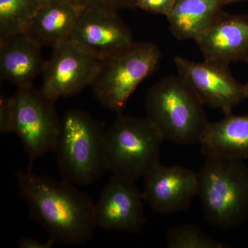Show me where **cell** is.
I'll return each instance as SVG.
<instances>
[{"mask_svg": "<svg viewBox=\"0 0 248 248\" xmlns=\"http://www.w3.org/2000/svg\"><path fill=\"white\" fill-rule=\"evenodd\" d=\"M32 167L17 173L19 196L31 216L55 244L85 245L97 228L95 203L75 184L32 172Z\"/></svg>", "mask_w": 248, "mask_h": 248, "instance_id": "cell-1", "label": "cell"}, {"mask_svg": "<svg viewBox=\"0 0 248 248\" xmlns=\"http://www.w3.org/2000/svg\"><path fill=\"white\" fill-rule=\"evenodd\" d=\"M205 220L221 230L237 228L248 218V166L244 160L209 155L197 172Z\"/></svg>", "mask_w": 248, "mask_h": 248, "instance_id": "cell-2", "label": "cell"}, {"mask_svg": "<svg viewBox=\"0 0 248 248\" xmlns=\"http://www.w3.org/2000/svg\"><path fill=\"white\" fill-rule=\"evenodd\" d=\"M205 105L178 76L161 78L147 91L146 117L165 140L178 145L199 143L208 126Z\"/></svg>", "mask_w": 248, "mask_h": 248, "instance_id": "cell-3", "label": "cell"}, {"mask_svg": "<svg viewBox=\"0 0 248 248\" xmlns=\"http://www.w3.org/2000/svg\"><path fill=\"white\" fill-rule=\"evenodd\" d=\"M105 132L104 124L86 111L73 108L63 114L54 151L62 179L89 185L107 170Z\"/></svg>", "mask_w": 248, "mask_h": 248, "instance_id": "cell-4", "label": "cell"}, {"mask_svg": "<svg viewBox=\"0 0 248 248\" xmlns=\"http://www.w3.org/2000/svg\"><path fill=\"white\" fill-rule=\"evenodd\" d=\"M164 141L159 129L148 117L117 114L105 132L107 170L136 182L159 164Z\"/></svg>", "mask_w": 248, "mask_h": 248, "instance_id": "cell-5", "label": "cell"}, {"mask_svg": "<svg viewBox=\"0 0 248 248\" xmlns=\"http://www.w3.org/2000/svg\"><path fill=\"white\" fill-rule=\"evenodd\" d=\"M161 59L158 46L143 41L100 60L91 86L94 97L108 110L121 113L138 86L159 68Z\"/></svg>", "mask_w": 248, "mask_h": 248, "instance_id": "cell-6", "label": "cell"}, {"mask_svg": "<svg viewBox=\"0 0 248 248\" xmlns=\"http://www.w3.org/2000/svg\"><path fill=\"white\" fill-rule=\"evenodd\" d=\"M55 102L32 85L18 88L9 97V133L20 139L30 166L55 151L61 128Z\"/></svg>", "mask_w": 248, "mask_h": 248, "instance_id": "cell-7", "label": "cell"}, {"mask_svg": "<svg viewBox=\"0 0 248 248\" xmlns=\"http://www.w3.org/2000/svg\"><path fill=\"white\" fill-rule=\"evenodd\" d=\"M174 62L178 76L190 86L204 105L228 115L247 99L246 85L235 79L229 64L209 60L196 62L180 56L174 57Z\"/></svg>", "mask_w": 248, "mask_h": 248, "instance_id": "cell-8", "label": "cell"}, {"mask_svg": "<svg viewBox=\"0 0 248 248\" xmlns=\"http://www.w3.org/2000/svg\"><path fill=\"white\" fill-rule=\"evenodd\" d=\"M53 53L46 63L41 90L56 102L60 98L76 95L95 78L100 60L86 53L68 40L52 48Z\"/></svg>", "mask_w": 248, "mask_h": 248, "instance_id": "cell-9", "label": "cell"}, {"mask_svg": "<svg viewBox=\"0 0 248 248\" xmlns=\"http://www.w3.org/2000/svg\"><path fill=\"white\" fill-rule=\"evenodd\" d=\"M143 202L135 181L112 174L95 204L97 227L105 231L140 232L146 223Z\"/></svg>", "mask_w": 248, "mask_h": 248, "instance_id": "cell-10", "label": "cell"}, {"mask_svg": "<svg viewBox=\"0 0 248 248\" xmlns=\"http://www.w3.org/2000/svg\"><path fill=\"white\" fill-rule=\"evenodd\" d=\"M197 172L158 164L144 177L142 195L155 213L169 215L186 210L198 195Z\"/></svg>", "mask_w": 248, "mask_h": 248, "instance_id": "cell-11", "label": "cell"}, {"mask_svg": "<svg viewBox=\"0 0 248 248\" xmlns=\"http://www.w3.org/2000/svg\"><path fill=\"white\" fill-rule=\"evenodd\" d=\"M69 40L100 60L134 42L131 30L117 13L91 8L83 9Z\"/></svg>", "mask_w": 248, "mask_h": 248, "instance_id": "cell-12", "label": "cell"}, {"mask_svg": "<svg viewBox=\"0 0 248 248\" xmlns=\"http://www.w3.org/2000/svg\"><path fill=\"white\" fill-rule=\"evenodd\" d=\"M195 42L204 60L248 63V15L222 11Z\"/></svg>", "mask_w": 248, "mask_h": 248, "instance_id": "cell-13", "label": "cell"}, {"mask_svg": "<svg viewBox=\"0 0 248 248\" xmlns=\"http://www.w3.org/2000/svg\"><path fill=\"white\" fill-rule=\"evenodd\" d=\"M42 46L27 32L0 38V77L18 88L32 85L43 73L46 61Z\"/></svg>", "mask_w": 248, "mask_h": 248, "instance_id": "cell-14", "label": "cell"}, {"mask_svg": "<svg viewBox=\"0 0 248 248\" xmlns=\"http://www.w3.org/2000/svg\"><path fill=\"white\" fill-rule=\"evenodd\" d=\"M84 9L73 3L41 4L27 32L42 47L53 48L70 40Z\"/></svg>", "mask_w": 248, "mask_h": 248, "instance_id": "cell-15", "label": "cell"}, {"mask_svg": "<svg viewBox=\"0 0 248 248\" xmlns=\"http://www.w3.org/2000/svg\"><path fill=\"white\" fill-rule=\"evenodd\" d=\"M200 143L205 156L248 159V115L228 114L221 120L210 122Z\"/></svg>", "mask_w": 248, "mask_h": 248, "instance_id": "cell-16", "label": "cell"}, {"mask_svg": "<svg viewBox=\"0 0 248 248\" xmlns=\"http://www.w3.org/2000/svg\"><path fill=\"white\" fill-rule=\"evenodd\" d=\"M224 0H176L166 16L170 31L178 40H196L219 16Z\"/></svg>", "mask_w": 248, "mask_h": 248, "instance_id": "cell-17", "label": "cell"}, {"mask_svg": "<svg viewBox=\"0 0 248 248\" xmlns=\"http://www.w3.org/2000/svg\"><path fill=\"white\" fill-rule=\"evenodd\" d=\"M40 4L39 0H0V38L27 32Z\"/></svg>", "mask_w": 248, "mask_h": 248, "instance_id": "cell-18", "label": "cell"}, {"mask_svg": "<svg viewBox=\"0 0 248 248\" xmlns=\"http://www.w3.org/2000/svg\"><path fill=\"white\" fill-rule=\"evenodd\" d=\"M169 248H225L226 245L210 237L194 225H182L171 228L166 234Z\"/></svg>", "mask_w": 248, "mask_h": 248, "instance_id": "cell-19", "label": "cell"}, {"mask_svg": "<svg viewBox=\"0 0 248 248\" xmlns=\"http://www.w3.org/2000/svg\"><path fill=\"white\" fill-rule=\"evenodd\" d=\"M80 3L84 8L116 13L121 10L135 8V0H80Z\"/></svg>", "mask_w": 248, "mask_h": 248, "instance_id": "cell-20", "label": "cell"}, {"mask_svg": "<svg viewBox=\"0 0 248 248\" xmlns=\"http://www.w3.org/2000/svg\"><path fill=\"white\" fill-rule=\"evenodd\" d=\"M176 0H135V8L150 14L167 16Z\"/></svg>", "mask_w": 248, "mask_h": 248, "instance_id": "cell-21", "label": "cell"}, {"mask_svg": "<svg viewBox=\"0 0 248 248\" xmlns=\"http://www.w3.org/2000/svg\"><path fill=\"white\" fill-rule=\"evenodd\" d=\"M9 97L1 94V99H0V132L1 134L9 133Z\"/></svg>", "mask_w": 248, "mask_h": 248, "instance_id": "cell-22", "label": "cell"}, {"mask_svg": "<svg viewBox=\"0 0 248 248\" xmlns=\"http://www.w3.org/2000/svg\"><path fill=\"white\" fill-rule=\"evenodd\" d=\"M55 244L50 238L48 241H41L32 237H24L19 241L18 246L21 248H50Z\"/></svg>", "mask_w": 248, "mask_h": 248, "instance_id": "cell-23", "label": "cell"}, {"mask_svg": "<svg viewBox=\"0 0 248 248\" xmlns=\"http://www.w3.org/2000/svg\"><path fill=\"white\" fill-rule=\"evenodd\" d=\"M39 1H40L41 4L53 2H68L73 3V4H79L80 6H81V3H80V0H39ZM83 7H84V6H83Z\"/></svg>", "mask_w": 248, "mask_h": 248, "instance_id": "cell-24", "label": "cell"}, {"mask_svg": "<svg viewBox=\"0 0 248 248\" xmlns=\"http://www.w3.org/2000/svg\"><path fill=\"white\" fill-rule=\"evenodd\" d=\"M248 1V0H224L225 5L232 4V3L241 2V1Z\"/></svg>", "mask_w": 248, "mask_h": 248, "instance_id": "cell-25", "label": "cell"}, {"mask_svg": "<svg viewBox=\"0 0 248 248\" xmlns=\"http://www.w3.org/2000/svg\"><path fill=\"white\" fill-rule=\"evenodd\" d=\"M247 65L248 66V63H247ZM245 85H246V94H247V98H248V81Z\"/></svg>", "mask_w": 248, "mask_h": 248, "instance_id": "cell-26", "label": "cell"}]
</instances>
